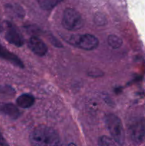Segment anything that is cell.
Here are the masks:
<instances>
[{
  "label": "cell",
  "instance_id": "1",
  "mask_svg": "<svg viewBox=\"0 0 145 146\" xmlns=\"http://www.w3.org/2000/svg\"><path fill=\"white\" fill-rule=\"evenodd\" d=\"M60 135L54 128L45 125L36 127L29 135V141L32 146H58Z\"/></svg>",
  "mask_w": 145,
  "mask_h": 146
},
{
  "label": "cell",
  "instance_id": "2",
  "mask_svg": "<svg viewBox=\"0 0 145 146\" xmlns=\"http://www.w3.org/2000/svg\"><path fill=\"white\" fill-rule=\"evenodd\" d=\"M105 121L112 139L119 145H123L125 141V133L120 118L115 114L109 113L105 116Z\"/></svg>",
  "mask_w": 145,
  "mask_h": 146
},
{
  "label": "cell",
  "instance_id": "3",
  "mask_svg": "<svg viewBox=\"0 0 145 146\" xmlns=\"http://www.w3.org/2000/svg\"><path fill=\"white\" fill-rule=\"evenodd\" d=\"M66 41L71 45L75 46L81 49L91 51L99 45V40L92 34H72L67 36Z\"/></svg>",
  "mask_w": 145,
  "mask_h": 146
},
{
  "label": "cell",
  "instance_id": "4",
  "mask_svg": "<svg viewBox=\"0 0 145 146\" xmlns=\"http://www.w3.org/2000/svg\"><path fill=\"white\" fill-rule=\"evenodd\" d=\"M62 24L65 29L75 31L83 27L84 20L81 14L75 9L67 8L63 15Z\"/></svg>",
  "mask_w": 145,
  "mask_h": 146
},
{
  "label": "cell",
  "instance_id": "5",
  "mask_svg": "<svg viewBox=\"0 0 145 146\" xmlns=\"http://www.w3.org/2000/svg\"><path fill=\"white\" fill-rule=\"evenodd\" d=\"M128 133L134 143L142 144L145 138V120L142 118H134L129 124Z\"/></svg>",
  "mask_w": 145,
  "mask_h": 146
},
{
  "label": "cell",
  "instance_id": "6",
  "mask_svg": "<svg viewBox=\"0 0 145 146\" xmlns=\"http://www.w3.org/2000/svg\"><path fill=\"white\" fill-rule=\"evenodd\" d=\"M5 24V38L7 41L16 46L20 47L24 45V38L18 28L9 21H7Z\"/></svg>",
  "mask_w": 145,
  "mask_h": 146
},
{
  "label": "cell",
  "instance_id": "7",
  "mask_svg": "<svg viewBox=\"0 0 145 146\" xmlns=\"http://www.w3.org/2000/svg\"><path fill=\"white\" fill-rule=\"evenodd\" d=\"M28 46L33 53L38 56L45 55L48 51L46 44L38 37L32 36L28 41Z\"/></svg>",
  "mask_w": 145,
  "mask_h": 146
},
{
  "label": "cell",
  "instance_id": "8",
  "mask_svg": "<svg viewBox=\"0 0 145 146\" xmlns=\"http://www.w3.org/2000/svg\"><path fill=\"white\" fill-rule=\"evenodd\" d=\"M0 113L12 119H16L20 116L19 110L12 104L0 103Z\"/></svg>",
  "mask_w": 145,
  "mask_h": 146
},
{
  "label": "cell",
  "instance_id": "9",
  "mask_svg": "<svg viewBox=\"0 0 145 146\" xmlns=\"http://www.w3.org/2000/svg\"><path fill=\"white\" fill-rule=\"evenodd\" d=\"M0 58L12 63L14 65L20 67V68L24 67L22 61L20 60V58L18 56H16L15 54L9 51L7 48H4L1 44H0Z\"/></svg>",
  "mask_w": 145,
  "mask_h": 146
},
{
  "label": "cell",
  "instance_id": "10",
  "mask_svg": "<svg viewBox=\"0 0 145 146\" xmlns=\"http://www.w3.org/2000/svg\"><path fill=\"white\" fill-rule=\"evenodd\" d=\"M35 102V98L31 94H25L19 96L16 99V104L22 108H28L32 106Z\"/></svg>",
  "mask_w": 145,
  "mask_h": 146
},
{
  "label": "cell",
  "instance_id": "11",
  "mask_svg": "<svg viewBox=\"0 0 145 146\" xmlns=\"http://www.w3.org/2000/svg\"><path fill=\"white\" fill-rule=\"evenodd\" d=\"M62 1L63 0H38V2L43 9L51 10Z\"/></svg>",
  "mask_w": 145,
  "mask_h": 146
},
{
  "label": "cell",
  "instance_id": "12",
  "mask_svg": "<svg viewBox=\"0 0 145 146\" xmlns=\"http://www.w3.org/2000/svg\"><path fill=\"white\" fill-rule=\"evenodd\" d=\"M107 42L109 46L114 49H117L120 48L122 45V38L115 34H111L108 36Z\"/></svg>",
  "mask_w": 145,
  "mask_h": 146
},
{
  "label": "cell",
  "instance_id": "13",
  "mask_svg": "<svg viewBox=\"0 0 145 146\" xmlns=\"http://www.w3.org/2000/svg\"><path fill=\"white\" fill-rule=\"evenodd\" d=\"M98 146H117L115 141L106 135H102L98 140Z\"/></svg>",
  "mask_w": 145,
  "mask_h": 146
},
{
  "label": "cell",
  "instance_id": "14",
  "mask_svg": "<svg viewBox=\"0 0 145 146\" xmlns=\"http://www.w3.org/2000/svg\"><path fill=\"white\" fill-rule=\"evenodd\" d=\"M15 94L14 90L9 86H0V95L5 96H12Z\"/></svg>",
  "mask_w": 145,
  "mask_h": 146
},
{
  "label": "cell",
  "instance_id": "15",
  "mask_svg": "<svg viewBox=\"0 0 145 146\" xmlns=\"http://www.w3.org/2000/svg\"><path fill=\"white\" fill-rule=\"evenodd\" d=\"M95 23L99 26L105 25L106 24V19H105V16L101 14L100 13L97 14L95 16Z\"/></svg>",
  "mask_w": 145,
  "mask_h": 146
},
{
  "label": "cell",
  "instance_id": "16",
  "mask_svg": "<svg viewBox=\"0 0 145 146\" xmlns=\"http://www.w3.org/2000/svg\"><path fill=\"white\" fill-rule=\"evenodd\" d=\"M0 146H9L8 143L7 142L1 132H0Z\"/></svg>",
  "mask_w": 145,
  "mask_h": 146
},
{
  "label": "cell",
  "instance_id": "17",
  "mask_svg": "<svg viewBox=\"0 0 145 146\" xmlns=\"http://www.w3.org/2000/svg\"><path fill=\"white\" fill-rule=\"evenodd\" d=\"M4 30V26H3V24L1 23V19H0V33H1Z\"/></svg>",
  "mask_w": 145,
  "mask_h": 146
},
{
  "label": "cell",
  "instance_id": "18",
  "mask_svg": "<svg viewBox=\"0 0 145 146\" xmlns=\"http://www.w3.org/2000/svg\"><path fill=\"white\" fill-rule=\"evenodd\" d=\"M66 146H77V145H75V144H74V143H69L68 145H66Z\"/></svg>",
  "mask_w": 145,
  "mask_h": 146
}]
</instances>
